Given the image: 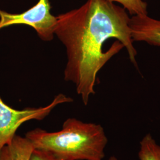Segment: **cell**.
<instances>
[{
	"instance_id": "cell-8",
	"label": "cell",
	"mask_w": 160,
	"mask_h": 160,
	"mask_svg": "<svg viewBox=\"0 0 160 160\" xmlns=\"http://www.w3.org/2000/svg\"><path fill=\"white\" fill-rule=\"evenodd\" d=\"M119 3L132 16L148 15V4L143 0H108Z\"/></svg>"
},
{
	"instance_id": "cell-6",
	"label": "cell",
	"mask_w": 160,
	"mask_h": 160,
	"mask_svg": "<svg viewBox=\"0 0 160 160\" xmlns=\"http://www.w3.org/2000/svg\"><path fill=\"white\" fill-rule=\"evenodd\" d=\"M33 150L26 138L16 135L10 143L1 149L0 160H29Z\"/></svg>"
},
{
	"instance_id": "cell-2",
	"label": "cell",
	"mask_w": 160,
	"mask_h": 160,
	"mask_svg": "<svg viewBox=\"0 0 160 160\" xmlns=\"http://www.w3.org/2000/svg\"><path fill=\"white\" fill-rule=\"evenodd\" d=\"M33 148L47 151L61 160H103L108 142L103 127L75 118L63 122L57 132L36 128L26 133Z\"/></svg>"
},
{
	"instance_id": "cell-10",
	"label": "cell",
	"mask_w": 160,
	"mask_h": 160,
	"mask_svg": "<svg viewBox=\"0 0 160 160\" xmlns=\"http://www.w3.org/2000/svg\"><path fill=\"white\" fill-rule=\"evenodd\" d=\"M108 160H118V159L114 157V156H112L109 158V159Z\"/></svg>"
},
{
	"instance_id": "cell-7",
	"label": "cell",
	"mask_w": 160,
	"mask_h": 160,
	"mask_svg": "<svg viewBox=\"0 0 160 160\" xmlns=\"http://www.w3.org/2000/svg\"><path fill=\"white\" fill-rule=\"evenodd\" d=\"M138 157L140 160H160V145L151 133L146 134L140 141Z\"/></svg>"
},
{
	"instance_id": "cell-4",
	"label": "cell",
	"mask_w": 160,
	"mask_h": 160,
	"mask_svg": "<svg viewBox=\"0 0 160 160\" xmlns=\"http://www.w3.org/2000/svg\"><path fill=\"white\" fill-rule=\"evenodd\" d=\"M49 0H39L28 10L12 14L0 10V30L14 24H26L32 27L40 38L51 41L53 38L57 18L51 13Z\"/></svg>"
},
{
	"instance_id": "cell-1",
	"label": "cell",
	"mask_w": 160,
	"mask_h": 160,
	"mask_svg": "<svg viewBox=\"0 0 160 160\" xmlns=\"http://www.w3.org/2000/svg\"><path fill=\"white\" fill-rule=\"evenodd\" d=\"M57 18L55 34L66 47L68 56L64 78L75 83L85 105L95 94L99 71L123 48L132 63L137 65L131 17L123 7L108 0H87Z\"/></svg>"
},
{
	"instance_id": "cell-9",
	"label": "cell",
	"mask_w": 160,
	"mask_h": 160,
	"mask_svg": "<svg viewBox=\"0 0 160 160\" xmlns=\"http://www.w3.org/2000/svg\"><path fill=\"white\" fill-rule=\"evenodd\" d=\"M29 160H61L58 159L51 153L33 148V150L30 155Z\"/></svg>"
},
{
	"instance_id": "cell-5",
	"label": "cell",
	"mask_w": 160,
	"mask_h": 160,
	"mask_svg": "<svg viewBox=\"0 0 160 160\" xmlns=\"http://www.w3.org/2000/svg\"><path fill=\"white\" fill-rule=\"evenodd\" d=\"M130 27L133 42H144L152 46H160V20L148 15L133 16Z\"/></svg>"
},
{
	"instance_id": "cell-3",
	"label": "cell",
	"mask_w": 160,
	"mask_h": 160,
	"mask_svg": "<svg viewBox=\"0 0 160 160\" xmlns=\"http://www.w3.org/2000/svg\"><path fill=\"white\" fill-rule=\"evenodd\" d=\"M72 101L71 97L59 94L45 107L28 108L18 110L7 105L0 98V151L11 142L18 129L24 123L30 120H42L58 104Z\"/></svg>"
}]
</instances>
